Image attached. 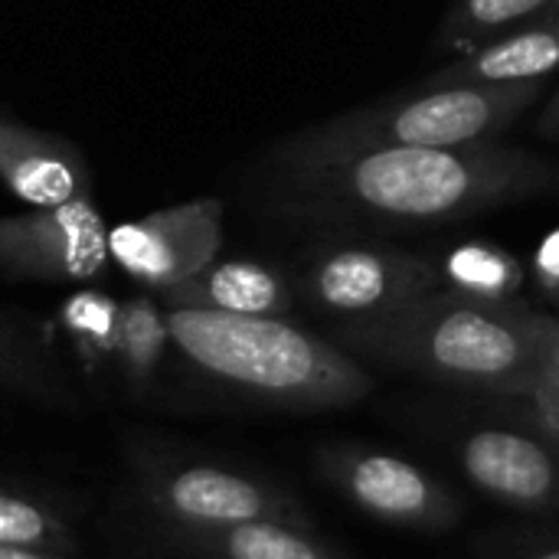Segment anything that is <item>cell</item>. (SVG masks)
I'll use <instances>...</instances> for the list:
<instances>
[{
  "label": "cell",
  "mask_w": 559,
  "mask_h": 559,
  "mask_svg": "<svg viewBox=\"0 0 559 559\" xmlns=\"http://www.w3.org/2000/svg\"><path fill=\"white\" fill-rule=\"evenodd\" d=\"M278 206L314 219L455 223L557 187L559 170L504 144L318 151L285 141L269 157Z\"/></svg>",
  "instance_id": "1"
},
{
  "label": "cell",
  "mask_w": 559,
  "mask_h": 559,
  "mask_svg": "<svg viewBox=\"0 0 559 559\" xmlns=\"http://www.w3.org/2000/svg\"><path fill=\"white\" fill-rule=\"evenodd\" d=\"M337 344L436 383L531 396L554 357V314L436 288L390 314L344 321Z\"/></svg>",
  "instance_id": "2"
},
{
  "label": "cell",
  "mask_w": 559,
  "mask_h": 559,
  "mask_svg": "<svg viewBox=\"0 0 559 559\" xmlns=\"http://www.w3.org/2000/svg\"><path fill=\"white\" fill-rule=\"evenodd\" d=\"M170 344L206 377L278 409H341L373 390L344 350L285 318L164 308Z\"/></svg>",
  "instance_id": "3"
},
{
  "label": "cell",
  "mask_w": 559,
  "mask_h": 559,
  "mask_svg": "<svg viewBox=\"0 0 559 559\" xmlns=\"http://www.w3.org/2000/svg\"><path fill=\"white\" fill-rule=\"evenodd\" d=\"M540 95V82L514 85H423L416 95L341 115L292 141L318 151L360 147H468L508 131Z\"/></svg>",
  "instance_id": "4"
},
{
  "label": "cell",
  "mask_w": 559,
  "mask_h": 559,
  "mask_svg": "<svg viewBox=\"0 0 559 559\" xmlns=\"http://www.w3.org/2000/svg\"><path fill=\"white\" fill-rule=\"evenodd\" d=\"M138 491L170 531H213L249 521L311 527L301 501L288 491L219 465H147Z\"/></svg>",
  "instance_id": "5"
},
{
  "label": "cell",
  "mask_w": 559,
  "mask_h": 559,
  "mask_svg": "<svg viewBox=\"0 0 559 559\" xmlns=\"http://www.w3.org/2000/svg\"><path fill=\"white\" fill-rule=\"evenodd\" d=\"M442 288L439 265L403 249L337 246L314 255L305 275L308 298L344 321L380 318Z\"/></svg>",
  "instance_id": "6"
},
{
  "label": "cell",
  "mask_w": 559,
  "mask_h": 559,
  "mask_svg": "<svg viewBox=\"0 0 559 559\" xmlns=\"http://www.w3.org/2000/svg\"><path fill=\"white\" fill-rule=\"evenodd\" d=\"M219 246L223 203L216 197L154 210L108 233L111 262L154 295H164L167 288H177L203 272L216 262Z\"/></svg>",
  "instance_id": "7"
},
{
  "label": "cell",
  "mask_w": 559,
  "mask_h": 559,
  "mask_svg": "<svg viewBox=\"0 0 559 559\" xmlns=\"http://www.w3.org/2000/svg\"><path fill=\"white\" fill-rule=\"evenodd\" d=\"M108 233L92 197L0 216V272L29 282H92L111 262Z\"/></svg>",
  "instance_id": "8"
},
{
  "label": "cell",
  "mask_w": 559,
  "mask_h": 559,
  "mask_svg": "<svg viewBox=\"0 0 559 559\" xmlns=\"http://www.w3.org/2000/svg\"><path fill=\"white\" fill-rule=\"evenodd\" d=\"M321 475L360 511L400 527H445L459 518L452 491L409 459L341 445L318 455Z\"/></svg>",
  "instance_id": "9"
},
{
  "label": "cell",
  "mask_w": 559,
  "mask_h": 559,
  "mask_svg": "<svg viewBox=\"0 0 559 559\" xmlns=\"http://www.w3.org/2000/svg\"><path fill=\"white\" fill-rule=\"evenodd\" d=\"M465 478L521 511L559 504V459L534 436L514 429H475L459 445Z\"/></svg>",
  "instance_id": "10"
},
{
  "label": "cell",
  "mask_w": 559,
  "mask_h": 559,
  "mask_svg": "<svg viewBox=\"0 0 559 559\" xmlns=\"http://www.w3.org/2000/svg\"><path fill=\"white\" fill-rule=\"evenodd\" d=\"M0 183L33 210L92 197L88 167L79 151L10 121H0Z\"/></svg>",
  "instance_id": "11"
},
{
  "label": "cell",
  "mask_w": 559,
  "mask_h": 559,
  "mask_svg": "<svg viewBox=\"0 0 559 559\" xmlns=\"http://www.w3.org/2000/svg\"><path fill=\"white\" fill-rule=\"evenodd\" d=\"M559 69V10L478 46L465 59L432 72L426 85H514L544 82Z\"/></svg>",
  "instance_id": "12"
},
{
  "label": "cell",
  "mask_w": 559,
  "mask_h": 559,
  "mask_svg": "<svg viewBox=\"0 0 559 559\" xmlns=\"http://www.w3.org/2000/svg\"><path fill=\"white\" fill-rule=\"evenodd\" d=\"M164 308H193L219 314H252V318H282L292 308L288 282L252 259L210 262L203 272L187 278L177 288L157 295Z\"/></svg>",
  "instance_id": "13"
},
{
  "label": "cell",
  "mask_w": 559,
  "mask_h": 559,
  "mask_svg": "<svg viewBox=\"0 0 559 559\" xmlns=\"http://www.w3.org/2000/svg\"><path fill=\"white\" fill-rule=\"evenodd\" d=\"M177 547L200 559H341V554L311 534V527L249 521L213 531H170Z\"/></svg>",
  "instance_id": "14"
},
{
  "label": "cell",
  "mask_w": 559,
  "mask_h": 559,
  "mask_svg": "<svg viewBox=\"0 0 559 559\" xmlns=\"http://www.w3.org/2000/svg\"><path fill=\"white\" fill-rule=\"evenodd\" d=\"M0 390L49 409H75L79 396L66 383L56 360L29 334L23 321L0 311Z\"/></svg>",
  "instance_id": "15"
},
{
  "label": "cell",
  "mask_w": 559,
  "mask_h": 559,
  "mask_svg": "<svg viewBox=\"0 0 559 559\" xmlns=\"http://www.w3.org/2000/svg\"><path fill=\"white\" fill-rule=\"evenodd\" d=\"M439 278L445 288L481 301H518L524 265L491 242H462L439 262Z\"/></svg>",
  "instance_id": "16"
},
{
  "label": "cell",
  "mask_w": 559,
  "mask_h": 559,
  "mask_svg": "<svg viewBox=\"0 0 559 559\" xmlns=\"http://www.w3.org/2000/svg\"><path fill=\"white\" fill-rule=\"evenodd\" d=\"M167 344H170V331H167L164 305H157L147 295H138L121 305L115 364H118L124 383H131V386L151 383Z\"/></svg>",
  "instance_id": "17"
},
{
  "label": "cell",
  "mask_w": 559,
  "mask_h": 559,
  "mask_svg": "<svg viewBox=\"0 0 559 559\" xmlns=\"http://www.w3.org/2000/svg\"><path fill=\"white\" fill-rule=\"evenodd\" d=\"M557 0H459L445 20L442 39L445 46L459 52H475L478 46L504 36V29H518L531 23L534 16L547 13V7Z\"/></svg>",
  "instance_id": "18"
},
{
  "label": "cell",
  "mask_w": 559,
  "mask_h": 559,
  "mask_svg": "<svg viewBox=\"0 0 559 559\" xmlns=\"http://www.w3.org/2000/svg\"><path fill=\"white\" fill-rule=\"evenodd\" d=\"M59 324L72 337L75 350L88 360H115L118 350V328H121V305L95 288L75 292L59 308Z\"/></svg>",
  "instance_id": "19"
},
{
  "label": "cell",
  "mask_w": 559,
  "mask_h": 559,
  "mask_svg": "<svg viewBox=\"0 0 559 559\" xmlns=\"http://www.w3.org/2000/svg\"><path fill=\"white\" fill-rule=\"evenodd\" d=\"M0 547H26L49 554H72L75 534L62 514L23 495L0 491Z\"/></svg>",
  "instance_id": "20"
},
{
  "label": "cell",
  "mask_w": 559,
  "mask_h": 559,
  "mask_svg": "<svg viewBox=\"0 0 559 559\" xmlns=\"http://www.w3.org/2000/svg\"><path fill=\"white\" fill-rule=\"evenodd\" d=\"M534 413H537V423L544 426V432L559 445V350H554V357L547 360L534 393Z\"/></svg>",
  "instance_id": "21"
},
{
  "label": "cell",
  "mask_w": 559,
  "mask_h": 559,
  "mask_svg": "<svg viewBox=\"0 0 559 559\" xmlns=\"http://www.w3.org/2000/svg\"><path fill=\"white\" fill-rule=\"evenodd\" d=\"M534 278L547 298L559 301V226L550 229L534 252Z\"/></svg>",
  "instance_id": "22"
},
{
  "label": "cell",
  "mask_w": 559,
  "mask_h": 559,
  "mask_svg": "<svg viewBox=\"0 0 559 559\" xmlns=\"http://www.w3.org/2000/svg\"><path fill=\"white\" fill-rule=\"evenodd\" d=\"M537 131L547 134V138H559V92L554 95V102L544 108L540 121H537Z\"/></svg>",
  "instance_id": "23"
},
{
  "label": "cell",
  "mask_w": 559,
  "mask_h": 559,
  "mask_svg": "<svg viewBox=\"0 0 559 559\" xmlns=\"http://www.w3.org/2000/svg\"><path fill=\"white\" fill-rule=\"evenodd\" d=\"M0 559H72L69 554H49V550H26V547H0Z\"/></svg>",
  "instance_id": "24"
},
{
  "label": "cell",
  "mask_w": 559,
  "mask_h": 559,
  "mask_svg": "<svg viewBox=\"0 0 559 559\" xmlns=\"http://www.w3.org/2000/svg\"><path fill=\"white\" fill-rule=\"evenodd\" d=\"M531 559H559V547H554V550H540L537 557Z\"/></svg>",
  "instance_id": "25"
},
{
  "label": "cell",
  "mask_w": 559,
  "mask_h": 559,
  "mask_svg": "<svg viewBox=\"0 0 559 559\" xmlns=\"http://www.w3.org/2000/svg\"><path fill=\"white\" fill-rule=\"evenodd\" d=\"M554 350H559V314H554Z\"/></svg>",
  "instance_id": "26"
},
{
  "label": "cell",
  "mask_w": 559,
  "mask_h": 559,
  "mask_svg": "<svg viewBox=\"0 0 559 559\" xmlns=\"http://www.w3.org/2000/svg\"><path fill=\"white\" fill-rule=\"evenodd\" d=\"M557 10H559V0H557Z\"/></svg>",
  "instance_id": "27"
}]
</instances>
